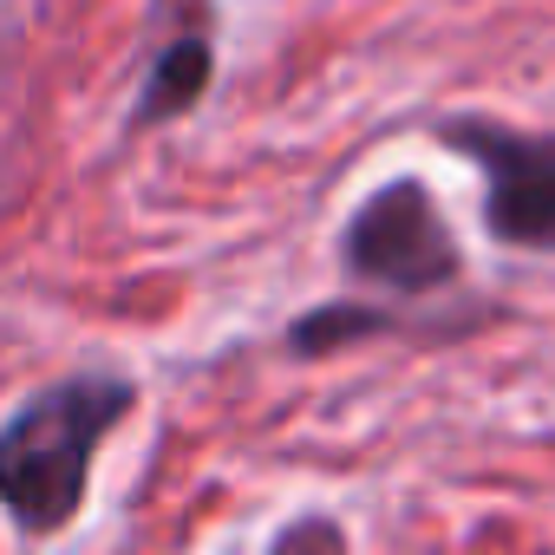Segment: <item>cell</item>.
Returning a JSON list of instances; mask_svg holds the SVG:
<instances>
[{
  "label": "cell",
  "instance_id": "cell-1",
  "mask_svg": "<svg viewBox=\"0 0 555 555\" xmlns=\"http://www.w3.org/2000/svg\"><path fill=\"white\" fill-rule=\"evenodd\" d=\"M131 399L138 392L125 379L92 373V379L47 386L40 399H27L8 425H0V509L14 516V529L53 535V529H66L79 516L92 451L131 412Z\"/></svg>",
  "mask_w": 555,
  "mask_h": 555
},
{
  "label": "cell",
  "instance_id": "cell-3",
  "mask_svg": "<svg viewBox=\"0 0 555 555\" xmlns=\"http://www.w3.org/2000/svg\"><path fill=\"white\" fill-rule=\"evenodd\" d=\"M444 144L483 170V222L509 248H555V138L451 118Z\"/></svg>",
  "mask_w": 555,
  "mask_h": 555
},
{
  "label": "cell",
  "instance_id": "cell-4",
  "mask_svg": "<svg viewBox=\"0 0 555 555\" xmlns=\"http://www.w3.org/2000/svg\"><path fill=\"white\" fill-rule=\"evenodd\" d=\"M209 66H216L209 40H177V47H164L157 66H151V86H144L138 118H177V112H190V105L203 99V86H209Z\"/></svg>",
  "mask_w": 555,
  "mask_h": 555
},
{
  "label": "cell",
  "instance_id": "cell-2",
  "mask_svg": "<svg viewBox=\"0 0 555 555\" xmlns=\"http://www.w3.org/2000/svg\"><path fill=\"white\" fill-rule=\"evenodd\" d=\"M347 274L366 288H392V295H425L457 274V242L438 216V196L418 177H392L386 190H373L347 235H340Z\"/></svg>",
  "mask_w": 555,
  "mask_h": 555
},
{
  "label": "cell",
  "instance_id": "cell-5",
  "mask_svg": "<svg viewBox=\"0 0 555 555\" xmlns=\"http://www.w3.org/2000/svg\"><path fill=\"white\" fill-rule=\"evenodd\" d=\"M379 327H386V314H366V308H327V314L295 321V347H301V353H327V347H340V340H366V334H379Z\"/></svg>",
  "mask_w": 555,
  "mask_h": 555
}]
</instances>
